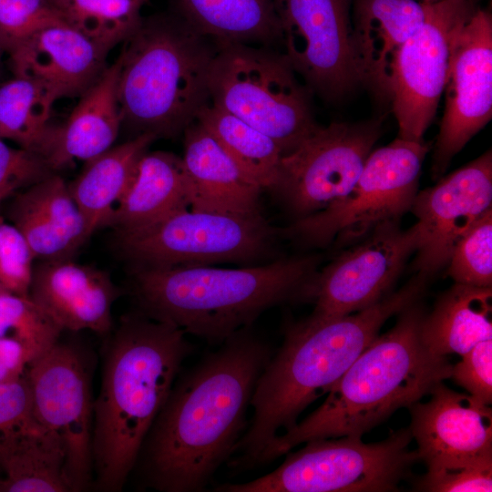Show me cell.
Instances as JSON below:
<instances>
[{
	"instance_id": "cell-28",
	"label": "cell",
	"mask_w": 492,
	"mask_h": 492,
	"mask_svg": "<svg viewBox=\"0 0 492 492\" xmlns=\"http://www.w3.org/2000/svg\"><path fill=\"white\" fill-rule=\"evenodd\" d=\"M421 338L434 354H465L492 339V290L455 283L425 314Z\"/></svg>"
},
{
	"instance_id": "cell-3",
	"label": "cell",
	"mask_w": 492,
	"mask_h": 492,
	"mask_svg": "<svg viewBox=\"0 0 492 492\" xmlns=\"http://www.w3.org/2000/svg\"><path fill=\"white\" fill-rule=\"evenodd\" d=\"M107 343L94 401L92 486L119 492L193 346L179 328L139 312L124 316Z\"/></svg>"
},
{
	"instance_id": "cell-4",
	"label": "cell",
	"mask_w": 492,
	"mask_h": 492,
	"mask_svg": "<svg viewBox=\"0 0 492 492\" xmlns=\"http://www.w3.org/2000/svg\"><path fill=\"white\" fill-rule=\"evenodd\" d=\"M418 301L399 313L395 326L365 348L302 422L265 447L257 466L299 445L320 438L359 436L408 408L451 377L453 364L431 352L421 338L425 316Z\"/></svg>"
},
{
	"instance_id": "cell-16",
	"label": "cell",
	"mask_w": 492,
	"mask_h": 492,
	"mask_svg": "<svg viewBox=\"0 0 492 492\" xmlns=\"http://www.w3.org/2000/svg\"><path fill=\"white\" fill-rule=\"evenodd\" d=\"M446 108L433 157L440 178L454 156L492 117V17L476 8L455 38L446 81Z\"/></svg>"
},
{
	"instance_id": "cell-39",
	"label": "cell",
	"mask_w": 492,
	"mask_h": 492,
	"mask_svg": "<svg viewBox=\"0 0 492 492\" xmlns=\"http://www.w3.org/2000/svg\"><path fill=\"white\" fill-rule=\"evenodd\" d=\"M480 402H492V339L478 343L453 365L451 377Z\"/></svg>"
},
{
	"instance_id": "cell-21",
	"label": "cell",
	"mask_w": 492,
	"mask_h": 492,
	"mask_svg": "<svg viewBox=\"0 0 492 492\" xmlns=\"http://www.w3.org/2000/svg\"><path fill=\"white\" fill-rule=\"evenodd\" d=\"M425 7L416 0H353L352 46L362 85L391 100L395 56L421 26Z\"/></svg>"
},
{
	"instance_id": "cell-1",
	"label": "cell",
	"mask_w": 492,
	"mask_h": 492,
	"mask_svg": "<svg viewBox=\"0 0 492 492\" xmlns=\"http://www.w3.org/2000/svg\"><path fill=\"white\" fill-rule=\"evenodd\" d=\"M250 328L176 378L134 466L144 487L203 491L231 456L246 429L255 384L273 354Z\"/></svg>"
},
{
	"instance_id": "cell-24",
	"label": "cell",
	"mask_w": 492,
	"mask_h": 492,
	"mask_svg": "<svg viewBox=\"0 0 492 492\" xmlns=\"http://www.w3.org/2000/svg\"><path fill=\"white\" fill-rule=\"evenodd\" d=\"M119 69L118 56L80 96L67 120L52 128L44 159L53 171L74 159L88 161L112 147L122 124L118 99Z\"/></svg>"
},
{
	"instance_id": "cell-19",
	"label": "cell",
	"mask_w": 492,
	"mask_h": 492,
	"mask_svg": "<svg viewBox=\"0 0 492 492\" xmlns=\"http://www.w3.org/2000/svg\"><path fill=\"white\" fill-rule=\"evenodd\" d=\"M108 51L65 23L46 26L16 46L7 63L55 100L80 97L108 66Z\"/></svg>"
},
{
	"instance_id": "cell-41",
	"label": "cell",
	"mask_w": 492,
	"mask_h": 492,
	"mask_svg": "<svg viewBox=\"0 0 492 492\" xmlns=\"http://www.w3.org/2000/svg\"><path fill=\"white\" fill-rule=\"evenodd\" d=\"M36 358L22 343L0 337V382L20 378Z\"/></svg>"
},
{
	"instance_id": "cell-46",
	"label": "cell",
	"mask_w": 492,
	"mask_h": 492,
	"mask_svg": "<svg viewBox=\"0 0 492 492\" xmlns=\"http://www.w3.org/2000/svg\"><path fill=\"white\" fill-rule=\"evenodd\" d=\"M52 1H53V3H54V0H52Z\"/></svg>"
},
{
	"instance_id": "cell-40",
	"label": "cell",
	"mask_w": 492,
	"mask_h": 492,
	"mask_svg": "<svg viewBox=\"0 0 492 492\" xmlns=\"http://www.w3.org/2000/svg\"><path fill=\"white\" fill-rule=\"evenodd\" d=\"M33 417L26 373L18 379L0 382V445Z\"/></svg>"
},
{
	"instance_id": "cell-38",
	"label": "cell",
	"mask_w": 492,
	"mask_h": 492,
	"mask_svg": "<svg viewBox=\"0 0 492 492\" xmlns=\"http://www.w3.org/2000/svg\"><path fill=\"white\" fill-rule=\"evenodd\" d=\"M52 173L43 157L10 147L0 138V202L19 189L27 188Z\"/></svg>"
},
{
	"instance_id": "cell-34",
	"label": "cell",
	"mask_w": 492,
	"mask_h": 492,
	"mask_svg": "<svg viewBox=\"0 0 492 492\" xmlns=\"http://www.w3.org/2000/svg\"><path fill=\"white\" fill-rule=\"evenodd\" d=\"M446 265L455 283L492 286V210L458 240Z\"/></svg>"
},
{
	"instance_id": "cell-9",
	"label": "cell",
	"mask_w": 492,
	"mask_h": 492,
	"mask_svg": "<svg viewBox=\"0 0 492 492\" xmlns=\"http://www.w3.org/2000/svg\"><path fill=\"white\" fill-rule=\"evenodd\" d=\"M277 234L261 214L188 208L145 226L117 230L116 242L138 268L221 262L251 266L273 257Z\"/></svg>"
},
{
	"instance_id": "cell-5",
	"label": "cell",
	"mask_w": 492,
	"mask_h": 492,
	"mask_svg": "<svg viewBox=\"0 0 492 492\" xmlns=\"http://www.w3.org/2000/svg\"><path fill=\"white\" fill-rule=\"evenodd\" d=\"M318 262L305 256L235 269L138 268L133 292L140 313L220 345L271 308L310 302Z\"/></svg>"
},
{
	"instance_id": "cell-25",
	"label": "cell",
	"mask_w": 492,
	"mask_h": 492,
	"mask_svg": "<svg viewBox=\"0 0 492 492\" xmlns=\"http://www.w3.org/2000/svg\"><path fill=\"white\" fill-rule=\"evenodd\" d=\"M191 186L182 158L167 151L147 152L108 225L116 230L145 226L190 208Z\"/></svg>"
},
{
	"instance_id": "cell-29",
	"label": "cell",
	"mask_w": 492,
	"mask_h": 492,
	"mask_svg": "<svg viewBox=\"0 0 492 492\" xmlns=\"http://www.w3.org/2000/svg\"><path fill=\"white\" fill-rule=\"evenodd\" d=\"M179 15L217 43L281 42L273 0H175Z\"/></svg>"
},
{
	"instance_id": "cell-8",
	"label": "cell",
	"mask_w": 492,
	"mask_h": 492,
	"mask_svg": "<svg viewBox=\"0 0 492 492\" xmlns=\"http://www.w3.org/2000/svg\"><path fill=\"white\" fill-rule=\"evenodd\" d=\"M408 428L376 443L345 436L308 441L285 454L273 471L240 484H222L217 492H387L410 474L418 460L410 450Z\"/></svg>"
},
{
	"instance_id": "cell-33",
	"label": "cell",
	"mask_w": 492,
	"mask_h": 492,
	"mask_svg": "<svg viewBox=\"0 0 492 492\" xmlns=\"http://www.w3.org/2000/svg\"><path fill=\"white\" fill-rule=\"evenodd\" d=\"M63 328L29 295L0 292V337L29 349L36 358L58 341Z\"/></svg>"
},
{
	"instance_id": "cell-18",
	"label": "cell",
	"mask_w": 492,
	"mask_h": 492,
	"mask_svg": "<svg viewBox=\"0 0 492 492\" xmlns=\"http://www.w3.org/2000/svg\"><path fill=\"white\" fill-rule=\"evenodd\" d=\"M430 399L409 406V429L419 458L427 469L460 466L492 458V409L471 395L447 388L443 382Z\"/></svg>"
},
{
	"instance_id": "cell-35",
	"label": "cell",
	"mask_w": 492,
	"mask_h": 492,
	"mask_svg": "<svg viewBox=\"0 0 492 492\" xmlns=\"http://www.w3.org/2000/svg\"><path fill=\"white\" fill-rule=\"evenodd\" d=\"M65 23L52 0H0V38L8 55L37 31Z\"/></svg>"
},
{
	"instance_id": "cell-23",
	"label": "cell",
	"mask_w": 492,
	"mask_h": 492,
	"mask_svg": "<svg viewBox=\"0 0 492 492\" xmlns=\"http://www.w3.org/2000/svg\"><path fill=\"white\" fill-rule=\"evenodd\" d=\"M183 134L181 158L191 186L190 209L261 214L263 190L242 172L215 138L198 121Z\"/></svg>"
},
{
	"instance_id": "cell-20",
	"label": "cell",
	"mask_w": 492,
	"mask_h": 492,
	"mask_svg": "<svg viewBox=\"0 0 492 492\" xmlns=\"http://www.w3.org/2000/svg\"><path fill=\"white\" fill-rule=\"evenodd\" d=\"M120 294L106 272L70 259L42 261L33 268L29 296L63 330L108 333Z\"/></svg>"
},
{
	"instance_id": "cell-6",
	"label": "cell",
	"mask_w": 492,
	"mask_h": 492,
	"mask_svg": "<svg viewBox=\"0 0 492 492\" xmlns=\"http://www.w3.org/2000/svg\"><path fill=\"white\" fill-rule=\"evenodd\" d=\"M218 43L179 15L142 19L118 56L122 123L138 135L175 137L210 103L209 80Z\"/></svg>"
},
{
	"instance_id": "cell-30",
	"label": "cell",
	"mask_w": 492,
	"mask_h": 492,
	"mask_svg": "<svg viewBox=\"0 0 492 492\" xmlns=\"http://www.w3.org/2000/svg\"><path fill=\"white\" fill-rule=\"evenodd\" d=\"M196 121L246 176L262 190L274 188L283 153L272 138L211 103L199 112Z\"/></svg>"
},
{
	"instance_id": "cell-37",
	"label": "cell",
	"mask_w": 492,
	"mask_h": 492,
	"mask_svg": "<svg viewBox=\"0 0 492 492\" xmlns=\"http://www.w3.org/2000/svg\"><path fill=\"white\" fill-rule=\"evenodd\" d=\"M430 492L492 491V458L460 466L427 469L416 485Z\"/></svg>"
},
{
	"instance_id": "cell-10",
	"label": "cell",
	"mask_w": 492,
	"mask_h": 492,
	"mask_svg": "<svg viewBox=\"0 0 492 492\" xmlns=\"http://www.w3.org/2000/svg\"><path fill=\"white\" fill-rule=\"evenodd\" d=\"M428 146L397 138L372 151L341 200L297 219L283 233L312 246L356 243L379 226L399 221L411 210Z\"/></svg>"
},
{
	"instance_id": "cell-43",
	"label": "cell",
	"mask_w": 492,
	"mask_h": 492,
	"mask_svg": "<svg viewBox=\"0 0 492 492\" xmlns=\"http://www.w3.org/2000/svg\"><path fill=\"white\" fill-rule=\"evenodd\" d=\"M436 1H438V0H422V3H424V4H431V3H435Z\"/></svg>"
},
{
	"instance_id": "cell-31",
	"label": "cell",
	"mask_w": 492,
	"mask_h": 492,
	"mask_svg": "<svg viewBox=\"0 0 492 492\" xmlns=\"http://www.w3.org/2000/svg\"><path fill=\"white\" fill-rule=\"evenodd\" d=\"M56 100L39 85L14 77L0 85V138L44 158L52 127L50 110Z\"/></svg>"
},
{
	"instance_id": "cell-36",
	"label": "cell",
	"mask_w": 492,
	"mask_h": 492,
	"mask_svg": "<svg viewBox=\"0 0 492 492\" xmlns=\"http://www.w3.org/2000/svg\"><path fill=\"white\" fill-rule=\"evenodd\" d=\"M34 260L23 234L0 218V284L6 292L29 295Z\"/></svg>"
},
{
	"instance_id": "cell-27",
	"label": "cell",
	"mask_w": 492,
	"mask_h": 492,
	"mask_svg": "<svg viewBox=\"0 0 492 492\" xmlns=\"http://www.w3.org/2000/svg\"><path fill=\"white\" fill-rule=\"evenodd\" d=\"M156 138L143 133L111 147L86 161L80 175L68 185L90 234L108 225L114 210L133 182L141 158Z\"/></svg>"
},
{
	"instance_id": "cell-47",
	"label": "cell",
	"mask_w": 492,
	"mask_h": 492,
	"mask_svg": "<svg viewBox=\"0 0 492 492\" xmlns=\"http://www.w3.org/2000/svg\"><path fill=\"white\" fill-rule=\"evenodd\" d=\"M0 481H1V478H0Z\"/></svg>"
},
{
	"instance_id": "cell-26",
	"label": "cell",
	"mask_w": 492,
	"mask_h": 492,
	"mask_svg": "<svg viewBox=\"0 0 492 492\" xmlns=\"http://www.w3.org/2000/svg\"><path fill=\"white\" fill-rule=\"evenodd\" d=\"M60 437L35 417L0 445V492H71Z\"/></svg>"
},
{
	"instance_id": "cell-12",
	"label": "cell",
	"mask_w": 492,
	"mask_h": 492,
	"mask_svg": "<svg viewBox=\"0 0 492 492\" xmlns=\"http://www.w3.org/2000/svg\"><path fill=\"white\" fill-rule=\"evenodd\" d=\"M26 376L34 417L64 444L71 492L91 487L94 401L84 352L58 341L31 362Z\"/></svg>"
},
{
	"instance_id": "cell-13",
	"label": "cell",
	"mask_w": 492,
	"mask_h": 492,
	"mask_svg": "<svg viewBox=\"0 0 492 492\" xmlns=\"http://www.w3.org/2000/svg\"><path fill=\"white\" fill-rule=\"evenodd\" d=\"M424 7L423 24L397 52L391 72L398 138L411 141H423L435 118L455 38L476 10L472 0H438Z\"/></svg>"
},
{
	"instance_id": "cell-15",
	"label": "cell",
	"mask_w": 492,
	"mask_h": 492,
	"mask_svg": "<svg viewBox=\"0 0 492 492\" xmlns=\"http://www.w3.org/2000/svg\"><path fill=\"white\" fill-rule=\"evenodd\" d=\"M417 242L415 225L402 230L399 221H391L376 228L317 272L311 286V315L342 316L381 301L392 292Z\"/></svg>"
},
{
	"instance_id": "cell-17",
	"label": "cell",
	"mask_w": 492,
	"mask_h": 492,
	"mask_svg": "<svg viewBox=\"0 0 492 492\" xmlns=\"http://www.w3.org/2000/svg\"><path fill=\"white\" fill-rule=\"evenodd\" d=\"M491 206V150L417 192L410 210L417 218L418 272L429 276L446 265L458 240Z\"/></svg>"
},
{
	"instance_id": "cell-7",
	"label": "cell",
	"mask_w": 492,
	"mask_h": 492,
	"mask_svg": "<svg viewBox=\"0 0 492 492\" xmlns=\"http://www.w3.org/2000/svg\"><path fill=\"white\" fill-rule=\"evenodd\" d=\"M209 90L211 104L272 138L283 155L318 126L308 88L285 56L266 46L218 43Z\"/></svg>"
},
{
	"instance_id": "cell-22",
	"label": "cell",
	"mask_w": 492,
	"mask_h": 492,
	"mask_svg": "<svg viewBox=\"0 0 492 492\" xmlns=\"http://www.w3.org/2000/svg\"><path fill=\"white\" fill-rule=\"evenodd\" d=\"M9 212L35 259H70L91 236L68 185L54 173L19 192Z\"/></svg>"
},
{
	"instance_id": "cell-14",
	"label": "cell",
	"mask_w": 492,
	"mask_h": 492,
	"mask_svg": "<svg viewBox=\"0 0 492 492\" xmlns=\"http://www.w3.org/2000/svg\"><path fill=\"white\" fill-rule=\"evenodd\" d=\"M282 53L309 91L335 101L362 85L352 46L353 0H273Z\"/></svg>"
},
{
	"instance_id": "cell-44",
	"label": "cell",
	"mask_w": 492,
	"mask_h": 492,
	"mask_svg": "<svg viewBox=\"0 0 492 492\" xmlns=\"http://www.w3.org/2000/svg\"><path fill=\"white\" fill-rule=\"evenodd\" d=\"M137 1H138L143 5L148 2V0H137Z\"/></svg>"
},
{
	"instance_id": "cell-42",
	"label": "cell",
	"mask_w": 492,
	"mask_h": 492,
	"mask_svg": "<svg viewBox=\"0 0 492 492\" xmlns=\"http://www.w3.org/2000/svg\"><path fill=\"white\" fill-rule=\"evenodd\" d=\"M5 61L7 62V54H6L5 47L0 38V78L3 74Z\"/></svg>"
},
{
	"instance_id": "cell-11",
	"label": "cell",
	"mask_w": 492,
	"mask_h": 492,
	"mask_svg": "<svg viewBox=\"0 0 492 492\" xmlns=\"http://www.w3.org/2000/svg\"><path fill=\"white\" fill-rule=\"evenodd\" d=\"M380 128L378 120L317 126L292 151L282 156L272 190L297 219L332 206L356 183Z\"/></svg>"
},
{
	"instance_id": "cell-45",
	"label": "cell",
	"mask_w": 492,
	"mask_h": 492,
	"mask_svg": "<svg viewBox=\"0 0 492 492\" xmlns=\"http://www.w3.org/2000/svg\"><path fill=\"white\" fill-rule=\"evenodd\" d=\"M6 292V291H5V290L3 288V286L0 284V292Z\"/></svg>"
},
{
	"instance_id": "cell-32",
	"label": "cell",
	"mask_w": 492,
	"mask_h": 492,
	"mask_svg": "<svg viewBox=\"0 0 492 492\" xmlns=\"http://www.w3.org/2000/svg\"><path fill=\"white\" fill-rule=\"evenodd\" d=\"M67 26L109 52L142 22L137 0H54Z\"/></svg>"
},
{
	"instance_id": "cell-2",
	"label": "cell",
	"mask_w": 492,
	"mask_h": 492,
	"mask_svg": "<svg viewBox=\"0 0 492 492\" xmlns=\"http://www.w3.org/2000/svg\"><path fill=\"white\" fill-rule=\"evenodd\" d=\"M427 277L418 273L374 305L342 316L317 317L291 324L255 384L251 421L236 444L228 466H257L274 439L298 422L303 410L332 386L379 334L394 314L418 301Z\"/></svg>"
}]
</instances>
